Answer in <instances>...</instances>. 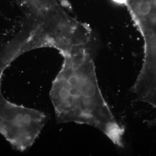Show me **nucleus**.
I'll list each match as a JSON object with an SVG mask.
<instances>
[{"instance_id":"obj_1","label":"nucleus","mask_w":156,"mask_h":156,"mask_svg":"<svg viewBox=\"0 0 156 156\" xmlns=\"http://www.w3.org/2000/svg\"><path fill=\"white\" fill-rule=\"evenodd\" d=\"M61 54L62 66L50 92L56 122L92 126L122 147L125 129L103 97L90 53L82 47Z\"/></svg>"}]
</instances>
